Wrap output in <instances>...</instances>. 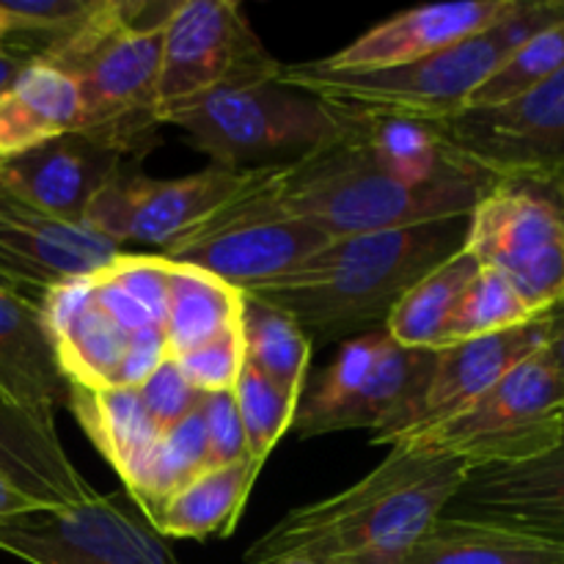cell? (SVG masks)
Returning <instances> with one entry per match:
<instances>
[{
    "instance_id": "d4e9b609",
    "label": "cell",
    "mask_w": 564,
    "mask_h": 564,
    "mask_svg": "<svg viewBox=\"0 0 564 564\" xmlns=\"http://www.w3.org/2000/svg\"><path fill=\"white\" fill-rule=\"evenodd\" d=\"M386 336L389 334L383 328L341 341L334 361L319 369L314 378H306L292 422V433L297 438L306 441L341 430H358L364 389L383 350Z\"/></svg>"
},
{
    "instance_id": "e0dca14e",
    "label": "cell",
    "mask_w": 564,
    "mask_h": 564,
    "mask_svg": "<svg viewBox=\"0 0 564 564\" xmlns=\"http://www.w3.org/2000/svg\"><path fill=\"white\" fill-rule=\"evenodd\" d=\"M444 516L564 545V438L534 460L471 468Z\"/></svg>"
},
{
    "instance_id": "7c38bea8",
    "label": "cell",
    "mask_w": 564,
    "mask_h": 564,
    "mask_svg": "<svg viewBox=\"0 0 564 564\" xmlns=\"http://www.w3.org/2000/svg\"><path fill=\"white\" fill-rule=\"evenodd\" d=\"M435 127L452 152L494 180H529L562 187L564 72L510 102L466 108Z\"/></svg>"
},
{
    "instance_id": "2e32d148",
    "label": "cell",
    "mask_w": 564,
    "mask_h": 564,
    "mask_svg": "<svg viewBox=\"0 0 564 564\" xmlns=\"http://www.w3.org/2000/svg\"><path fill=\"white\" fill-rule=\"evenodd\" d=\"M545 341H549V314L521 325V328L479 336V339L438 350L427 389L422 391L413 411L408 413L400 427L375 441V446H397L400 441L466 411L479 397L488 394L505 375H510L518 364L543 350Z\"/></svg>"
},
{
    "instance_id": "9c48e42d",
    "label": "cell",
    "mask_w": 564,
    "mask_h": 564,
    "mask_svg": "<svg viewBox=\"0 0 564 564\" xmlns=\"http://www.w3.org/2000/svg\"><path fill=\"white\" fill-rule=\"evenodd\" d=\"M279 69L240 3L182 0L163 25L158 121L165 124L207 94L275 80Z\"/></svg>"
},
{
    "instance_id": "836d02e7",
    "label": "cell",
    "mask_w": 564,
    "mask_h": 564,
    "mask_svg": "<svg viewBox=\"0 0 564 564\" xmlns=\"http://www.w3.org/2000/svg\"><path fill=\"white\" fill-rule=\"evenodd\" d=\"M187 383L202 394H218V391H235L246 367V350H242L240 323L226 328L224 334L213 336L204 345L193 347L185 356L174 358Z\"/></svg>"
},
{
    "instance_id": "8992f818",
    "label": "cell",
    "mask_w": 564,
    "mask_h": 564,
    "mask_svg": "<svg viewBox=\"0 0 564 564\" xmlns=\"http://www.w3.org/2000/svg\"><path fill=\"white\" fill-rule=\"evenodd\" d=\"M185 141L213 165L235 171L284 169L339 132V113L312 94L281 83L224 88L171 116Z\"/></svg>"
},
{
    "instance_id": "60d3db41",
    "label": "cell",
    "mask_w": 564,
    "mask_h": 564,
    "mask_svg": "<svg viewBox=\"0 0 564 564\" xmlns=\"http://www.w3.org/2000/svg\"><path fill=\"white\" fill-rule=\"evenodd\" d=\"M9 39H11V28L6 22V17L0 14V53H9Z\"/></svg>"
},
{
    "instance_id": "ffe728a7",
    "label": "cell",
    "mask_w": 564,
    "mask_h": 564,
    "mask_svg": "<svg viewBox=\"0 0 564 564\" xmlns=\"http://www.w3.org/2000/svg\"><path fill=\"white\" fill-rule=\"evenodd\" d=\"M66 397L69 383L39 303L0 290V400L55 430V411L66 405Z\"/></svg>"
},
{
    "instance_id": "f1b7e54d",
    "label": "cell",
    "mask_w": 564,
    "mask_h": 564,
    "mask_svg": "<svg viewBox=\"0 0 564 564\" xmlns=\"http://www.w3.org/2000/svg\"><path fill=\"white\" fill-rule=\"evenodd\" d=\"M207 471V433H204L202 405L165 430L152 446L135 477L124 485L127 496L152 521L165 501Z\"/></svg>"
},
{
    "instance_id": "d590c367",
    "label": "cell",
    "mask_w": 564,
    "mask_h": 564,
    "mask_svg": "<svg viewBox=\"0 0 564 564\" xmlns=\"http://www.w3.org/2000/svg\"><path fill=\"white\" fill-rule=\"evenodd\" d=\"M204 433H207V468L235 466L248 460V441L237 413L235 391L204 394L202 400Z\"/></svg>"
},
{
    "instance_id": "7bdbcfd3",
    "label": "cell",
    "mask_w": 564,
    "mask_h": 564,
    "mask_svg": "<svg viewBox=\"0 0 564 564\" xmlns=\"http://www.w3.org/2000/svg\"><path fill=\"white\" fill-rule=\"evenodd\" d=\"M0 290H11V286H9V284H6V281H3V279H0ZM11 292H14V290H11Z\"/></svg>"
},
{
    "instance_id": "44dd1931",
    "label": "cell",
    "mask_w": 564,
    "mask_h": 564,
    "mask_svg": "<svg viewBox=\"0 0 564 564\" xmlns=\"http://www.w3.org/2000/svg\"><path fill=\"white\" fill-rule=\"evenodd\" d=\"M0 477L42 507H77L97 496L55 430L42 427L0 400Z\"/></svg>"
},
{
    "instance_id": "d6986e66",
    "label": "cell",
    "mask_w": 564,
    "mask_h": 564,
    "mask_svg": "<svg viewBox=\"0 0 564 564\" xmlns=\"http://www.w3.org/2000/svg\"><path fill=\"white\" fill-rule=\"evenodd\" d=\"M521 0H468V3L419 6L369 28L364 36L336 50L319 64L339 72H372L422 61L438 50L452 47L518 9Z\"/></svg>"
},
{
    "instance_id": "5bb4252c",
    "label": "cell",
    "mask_w": 564,
    "mask_h": 564,
    "mask_svg": "<svg viewBox=\"0 0 564 564\" xmlns=\"http://www.w3.org/2000/svg\"><path fill=\"white\" fill-rule=\"evenodd\" d=\"M334 237L297 218H218L204 220L158 257L191 264L235 290L248 292L323 251Z\"/></svg>"
},
{
    "instance_id": "7402d4cb",
    "label": "cell",
    "mask_w": 564,
    "mask_h": 564,
    "mask_svg": "<svg viewBox=\"0 0 564 564\" xmlns=\"http://www.w3.org/2000/svg\"><path fill=\"white\" fill-rule=\"evenodd\" d=\"M80 124L75 80L55 66L28 61L0 91V160L20 158Z\"/></svg>"
},
{
    "instance_id": "ee69618b",
    "label": "cell",
    "mask_w": 564,
    "mask_h": 564,
    "mask_svg": "<svg viewBox=\"0 0 564 564\" xmlns=\"http://www.w3.org/2000/svg\"><path fill=\"white\" fill-rule=\"evenodd\" d=\"M560 191H562V202H564V182H562V187H560Z\"/></svg>"
},
{
    "instance_id": "484cf974",
    "label": "cell",
    "mask_w": 564,
    "mask_h": 564,
    "mask_svg": "<svg viewBox=\"0 0 564 564\" xmlns=\"http://www.w3.org/2000/svg\"><path fill=\"white\" fill-rule=\"evenodd\" d=\"M262 468L264 463L253 460V457L235 463V466L207 468L191 485H185L180 494L171 496L163 510L149 523L163 538H231Z\"/></svg>"
},
{
    "instance_id": "ba28073f",
    "label": "cell",
    "mask_w": 564,
    "mask_h": 564,
    "mask_svg": "<svg viewBox=\"0 0 564 564\" xmlns=\"http://www.w3.org/2000/svg\"><path fill=\"white\" fill-rule=\"evenodd\" d=\"M466 251L505 275L534 317L564 303V202L556 185L501 180L468 220Z\"/></svg>"
},
{
    "instance_id": "30bf717a",
    "label": "cell",
    "mask_w": 564,
    "mask_h": 564,
    "mask_svg": "<svg viewBox=\"0 0 564 564\" xmlns=\"http://www.w3.org/2000/svg\"><path fill=\"white\" fill-rule=\"evenodd\" d=\"M0 551L28 564H182L127 490L0 518Z\"/></svg>"
},
{
    "instance_id": "4316f807",
    "label": "cell",
    "mask_w": 564,
    "mask_h": 564,
    "mask_svg": "<svg viewBox=\"0 0 564 564\" xmlns=\"http://www.w3.org/2000/svg\"><path fill=\"white\" fill-rule=\"evenodd\" d=\"M242 297L246 295L240 290L204 270L171 262L169 314H165L169 356H185L187 350L240 323Z\"/></svg>"
},
{
    "instance_id": "3957f363",
    "label": "cell",
    "mask_w": 564,
    "mask_h": 564,
    "mask_svg": "<svg viewBox=\"0 0 564 564\" xmlns=\"http://www.w3.org/2000/svg\"><path fill=\"white\" fill-rule=\"evenodd\" d=\"M468 220L471 215L339 237L295 270L242 295L284 312L312 341L383 330L400 297L463 251Z\"/></svg>"
},
{
    "instance_id": "ab89813d",
    "label": "cell",
    "mask_w": 564,
    "mask_h": 564,
    "mask_svg": "<svg viewBox=\"0 0 564 564\" xmlns=\"http://www.w3.org/2000/svg\"><path fill=\"white\" fill-rule=\"evenodd\" d=\"M25 64H28V61L20 58V55L0 53V91H6V88L11 86V80L20 75L22 66H25Z\"/></svg>"
},
{
    "instance_id": "74e56055",
    "label": "cell",
    "mask_w": 564,
    "mask_h": 564,
    "mask_svg": "<svg viewBox=\"0 0 564 564\" xmlns=\"http://www.w3.org/2000/svg\"><path fill=\"white\" fill-rule=\"evenodd\" d=\"M33 510H47V507H42L39 501L28 499V496L20 494V490H17L9 479L0 477V518L25 516V512H33Z\"/></svg>"
},
{
    "instance_id": "f35d334b",
    "label": "cell",
    "mask_w": 564,
    "mask_h": 564,
    "mask_svg": "<svg viewBox=\"0 0 564 564\" xmlns=\"http://www.w3.org/2000/svg\"><path fill=\"white\" fill-rule=\"evenodd\" d=\"M551 364L556 367L560 378L564 380V303L549 314V341H545Z\"/></svg>"
},
{
    "instance_id": "8fae6325",
    "label": "cell",
    "mask_w": 564,
    "mask_h": 564,
    "mask_svg": "<svg viewBox=\"0 0 564 564\" xmlns=\"http://www.w3.org/2000/svg\"><path fill=\"white\" fill-rule=\"evenodd\" d=\"M264 171L209 165L180 180H154L141 169L124 171L88 204L83 226L121 251L124 246H147L160 253L257 185Z\"/></svg>"
},
{
    "instance_id": "d6a6232c",
    "label": "cell",
    "mask_w": 564,
    "mask_h": 564,
    "mask_svg": "<svg viewBox=\"0 0 564 564\" xmlns=\"http://www.w3.org/2000/svg\"><path fill=\"white\" fill-rule=\"evenodd\" d=\"M237 413L246 430L248 455L259 463H268L270 452L292 430L297 411V397L264 378L259 369L246 364L235 386Z\"/></svg>"
},
{
    "instance_id": "e575fe53",
    "label": "cell",
    "mask_w": 564,
    "mask_h": 564,
    "mask_svg": "<svg viewBox=\"0 0 564 564\" xmlns=\"http://www.w3.org/2000/svg\"><path fill=\"white\" fill-rule=\"evenodd\" d=\"M99 0H0L11 39H47L86 20Z\"/></svg>"
},
{
    "instance_id": "5b68a950",
    "label": "cell",
    "mask_w": 564,
    "mask_h": 564,
    "mask_svg": "<svg viewBox=\"0 0 564 564\" xmlns=\"http://www.w3.org/2000/svg\"><path fill=\"white\" fill-rule=\"evenodd\" d=\"M562 20L564 0H521L512 14L488 31L474 33L413 64L372 72L328 69L319 61L281 64L275 83L352 113L438 124L460 113L468 97L521 44Z\"/></svg>"
},
{
    "instance_id": "4fadbf2b",
    "label": "cell",
    "mask_w": 564,
    "mask_h": 564,
    "mask_svg": "<svg viewBox=\"0 0 564 564\" xmlns=\"http://www.w3.org/2000/svg\"><path fill=\"white\" fill-rule=\"evenodd\" d=\"M66 383L88 389H135L169 361L163 347L132 339L97 301L91 275L55 284L39 301Z\"/></svg>"
},
{
    "instance_id": "1f68e13d",
    "label": "cell",
    "mask_w": 564,
    "mask_h": 564,
    "mask_svg": "<svg viewBox=\"0 0 564 564\" xmlns=\"http://www.w3.org/2000/svg\"><path fill=\"white\" fill-rule=\"evenodd\" d=\"M564 72V20L545 28L538 36L516 50L477 91L468 97L466 108H494L510 102L532 88L543 86ZM463 108V110H466Z\"/></svg>"
},
{
    "instance_id": "6da1fadb",
    "label": "cell",
    "mask_w": 564,
    "mask_h": 564,
    "mask_svg": "<svg viewBox=\"0 0 564 564\" xmlns=\"http://www.w3.org/2000/svg\"><path fill=\"white\" fill-rule=\"evenodd\" d=\"M336 113L339 132L328 143L297 163L264 171L257 185L231 198L207 220L284 215L314 224L339 240L430 220L468 218L499 182L477 165H468L444 180L411 185L389 174L358 143L341 110Z\"/></svg>"
},
{
    "instance_id": "4dcf8cb0",
    "label": "cell",
    "mask_w": 564,
    "mask_h": 564,
    "mask_svg": "<svg viewBox=\"0 0 564 564\" xmlns=\"http://www.w3.org/2000/svg\"><path fill=\"white\" fill-rule=\"evenodd\" d=\"M532 319L538 317L505 275L490 268H479V273L466 286L460 301L452 308L444 330H441L438 350L468 339H479V336L521 328Z\"/></svg>"
},
{
    "instance_id": "83f0119b",
    "label": "cell",
    "mask_w": 564,
    "mask_h": 564,
    "mask_svg": "<svg viewBox=\"0 0 564 564\" xmlns=\"http://www.w3.org/2000/svg\"><path fill=\"white\" fill-rule=\"evenodd\" d=\"M482 264L474 259V253L457 251L438 268L430 270L424 279H419L394 312L389 314L386 323V334L402 347H427V350H438L441 330H444L446 319H449L452 308L460 301L466 286L471 284L474 275L479 273Z\"/></svg>"
},
{
    "instance_id": "7a4b0ae2",
    "label": "cell",
    "mask_w": 564,
    "mask_h": 564,
    "mask_svg": "<svg viewBox=\"0 0 564 564\" xmlns=\"http://www.w3.org/2000/svg\"><path fill=\"white\" fill-rule=\"evenodd\" d=\"M468 471L452 455L394 446L356 485L286 512L246 551L242 564H391L444 516Z\"/></svg>"
},
{
    "instance_id": "9a60e30c",
    "label": "cell",
    "mask_w": 564,
    "mask_h": 564,
    "mask_svg": "<svg viewBox=\"0 0 564 564\" xmlns=\"http://www.w3.org/2000/svg\"><path fill=\"white\" fill-rule=\"evenodd\" d=\"M121 248L83 226H66L0 176V279L28 301L69 279L97 273Z\"/></svg>"
},
{
    "instance_id": "f546056e",
    "label": "cell",
    "mask_w": 564,
    "mask_h": 564,
    "mask_svg": "<svg viewBox=\"0 0 564 564\" xmlns=\"http://www.w3.org/2000/svg\"><path fill=\"white\" fill-rule=\"evenodd\" d=\"M240 334L246 364H251L264 378L301 400L314 347L301 325L279 308H270L246 295L242 297Z\"/></svg>"
},
{
    "instance_id": "cb8c5ba5",
    "label": "cell",
    "mask_w": 564,
    "mask_h": 564,
    "mask_svg": "<svg viewBox=\"0 0 564 564\" xmlns=\"http://www.w3.org/2000/svg\"><path fill=\"white\" fill-rule=\"evenodd\" d=\"M66 408L124 485L135 477L165 433L147 411L138 389H88L69 383Z\"/></svg>"
},
{
    "instance_id": "603a6c76",
    "label": "cell",
    "mask_w": 564,
    "mask_h": 564,
    "mask_svg": "<svg viewBox=\"0 0 564 564\" xmlns=\"http://www.w3.org/2000/svg\"><path fill=\"white\" fill-rule=\"evenodd\" d=\"M391 564H564V545L494 523L438 516Z\"/></svg>"
},
{
    "instance_id": "ac0fdd59",
    "label": "cell",
    "mask_w": 564,
    "mask_h": 564,
    "mask_svg": "<svg viewBox=\"0 0 564 564\" xmlns=\"http://www.w3.org/2000/svg\"><path fill=\"white\" fill-rule=\"evenodd\" d=\"M132 169H141V163L80 130L53 138L20 158L0 160V176L9 185L66 226H83L97 193Z\"/></svg>"
},
{
    "instance_id": "277c9868",
    "label": "cell",
    "mask_w": 564,
    "mask_h": 564,
    "mask_svg": "<svg viewBox=\"0 0 564 564\" xmlns=\"http://www.w3.org/2000/svg\"><path fill=\"white\" fill-rule=\"evenodd\" d=\"M174 3L99 0L58 36L33 39L28 61L55 66L80 94L77 130L141 163L158 143V80L163 25Z\"/></svg>"
},
{
    "instance_id": "52a82bcc",
    "label": "cell",
    "mask_w": 564,
    "mask_h": 564,
    "mask_svg": "<svg viewBox=\"0 0 564 564\" xmlns=\"http://www.w3.org/2000/svg\"><path fill=\"white\" fill-rule=\"evenodd\" d=\"M562 438L564 380L543 347L466 411L397 446L441 452L457 457L468 468H485L534 460L556 449Z\"/></svg>"
},
{
    "instance_id": "b9f144b4",
    "label": "cell",
    "mask_w": 564,
    "mask_h": 564,
    "mask_svg": "<svg viewBox=\"0 0 564 564\" xmlns=\"http://www.w3.org/2000/svg\"><path fill=\"white\" fill-rule=\"evenodd\" d=\"M273 564H314V562H303V560H284V562H273Z\"/></svg>"
},
{
    "instance_id": "8d00e7d4",
    "label": "cell",
    "mask_w": 564,
    "mask_h": 564,
    "mask_svg": "<svg viewBox=\"0 0 564 564\" xmlns=\"http://www.w3.org/2000/svg\"><path fill=\"white\" fill-rule=\"evenodd\" d=\"M135 389L138 394H141L147 411L152 413L154 422L160 424V430L174 427L176 422L191 416L204 400L202 391H196L187 383V378L180 372L174 358L160 364V367L154 369L141 386H135Z\"/></svg>"
}]
</instances>
